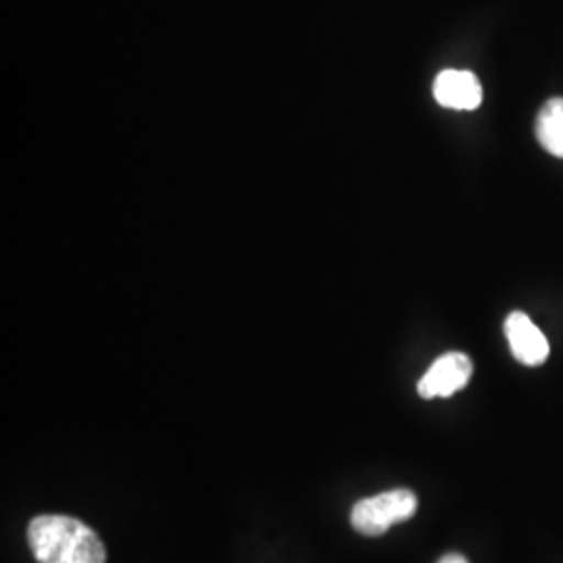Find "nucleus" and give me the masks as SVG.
<instances>
[{
    "mask_svg": "<svg viewBox=\"0 0 563 563\" xmlns=\"http://www.w3.org/2000/svg\"><path fill=\"white\" fill-rule=\"evenodd\" d=\"M439 563H470L463 555H457V553H451V555H444L443 560Z\"/></svg>",
    "mask_w": 563,
    "mask_h": 563,
    "instance_id": "nucleus-7",
    "label": "nucleus"
},
{
    "mask_svg": "<svg viewBox=\"0 0 563 563\" xmlns=\"http://www.w3.org/2000/svg\"><path fill=\"white\" fill-rule=\"evenodd\" d=\"M537 139L547 153L563 159V99L544 102L537 118Z\"/></svg>",
    "mask_w": 563,
    "mask_h": 563,
    "instance_id": "nucleus-6",
    "label": "nucleus"
},
{
    "mask_svg": "<svg viewBox=\"0 0 563 563\" xmlns=\"http://www.w3.org/2000/svg\"><path fill=\"white\" fill-rule=\"evenodd\" d=\"M505 336L514 357L523 365L537 367L549 357V342L539 325L522 311H514L505 320Z\"/></svg>",
    "mask_w": 563,
    "mask_h": 563,
    "instance_id": "nucleus-4",
    "label": "nucleus"
},
{
    "mask_svg": "<svg viewBox=\"0 0 563 563\" xmlns=\"http://www.w3.org/2000/svg\"><path fill=\"white\" fill-rule=\"evenodd\" d=\"M418 509V497L411 490H388L355 504L351 511L353 528L365 537H380L393 526L407 522Z\"/></svg>",
    "mask_w": 563,
    "mask_h": 563,
    "instance_id": "nucleus-2",
    "label": "nucleus"
},
{
    "mask_svg": "<svg viewBox=\"0 0 563 563\" xmlns=\"http://www.w3.org/2000/svg\"><path fill=\"white\" fill-rule=\"evenodd\" d=\"M434 99L446 109L474 111L483 102V84L472 71L446 69L434 81Z\"/></svg>",
    "mask_w": 563,
    "mask_h": 563,
    "instance_id": "nucleus-5",
    "label": "nucleus"
},
{
    "mask_svg": "<svg viewBox=\"0 0 563 563\" xmlns=\"http://www.w3.org/2000/svg\"><path fill=\"white\" fill-rule=\"evenodd\" d=\"M27 541L38 563H107V551L97 532L69 516L32 520Z\"/></svg>",
    "mask_w": 563,
    "mask_h": 563,
    "instance_id": "nucleus-1",
    "label": "nucleus"
},
{
    "mask_svg": "<svg viewBox=\"0 0 563 563\" xmlns=\"http://www.w3.org/2000/svg\"><path fill=\"white\" fill-rule=\"evenodd\" d=\"M474 372L472 360L463 353H446L432 363V367L418 383V393L422 399H437V397H451L462 390L470 383Z\"/></svg>",
    "mask_w": 563,
    "mask_h": 563,
    "instance_id": "nucleus-3",
    "label": "nucleus"
}]
</instances>
